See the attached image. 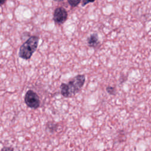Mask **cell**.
I'll use <instances>...</instances> for the list:
<instances>
[{
  "label": "cell",
  "instance_id": "cell-1",
  "mask_svg": "<svg viewBox=\"0 0 151 151\" xmlns=\"http://www.w3.org/2000/svg\"><path fill=\"white\" fill-rule=\"evenodd\" d=\"M86 78L84 74H79L68 81L67 84L61 83L60 91L64 97H70L78 93L85 83Z\"/></svg>",
  "mask_w": 151,
  "mask_h": 151
},
{
  "label": "cell",
  "instance_id": "cell-2",
  "mask_svg": "<svg viewBox=\"0 0 151 151\" xmlns=\"http://www.w3.org/2000/svg\"><path fill=\"white\" fill-rule=\"evenodd\" d=\"M38 41L39 38L37 36L30 37L20 47L18 52L19 57L24 60L29 59L37 48Z\"/></svg>",
  "mask_w": 151,
  "mask_h": 151
},
{
  "label": "cell",
  "instance_id": "cell-3",
  "mask_svg": "<svg viewBox=\"0 0 151 151\" xmlns=\"http://www.w3.org/2000/svg\"><path fill=\"white\" fill-rule=\"evenodd\" d=\"M24 101L27 106L32 109H37L40 105V100L38 94L32 90H29L27 91Z\"/></svg>",
  "mask_w": 151,
  "mask_h": 151
},
{
  "label": "cell",
  "instance_id": "cell-4",
  "mask_svg": "<svg viewBox=\"0 0 151 151\" xmlns=\"http://www.w3.org/2000/svg\"><path fill=\"white\" fill-rule=\"evenodd\" d=\"M68 14L65 9L62 6L57 7L53 14V19L56 24H63L67 19Z\"/></svg>",
  "mask_w": 151,
  "mask_h": 151
},
{
  "label": "cell",
  "instance_id": "cell-5",
  "mask_svg": "<svg viewBox=\"0 0 151 151\" xmlns=\"http://www.w3.org/2000/svg\"><path fill=\"white\" fill-rule=\"evenodd\" d=\"M87 43L90 47H94L99 44V37L97 33L91 34L87 38Z\"/></svg>",
  "mask_w": 151,
  "mask_h": 151
},
{
  "label": "cell",
  "instance_id": "cell-6",
  "mask_svg": "<svg viewBox=\"0 0 151 151\" xmlns=\"http://www.w3.org/2000/svg\"><path fill=\"white\" fill-rule=\"evenodd\" d=\"M46 126H47V128L48 129V130H50L51 133H53L57 130L58 125L56 123H54L53 122H50L47 124Z\"/></svg>",
  "mask_w": 151,
  "mask_h": 151
},
{
  "label": "cell",
  "instance_id": "cell-7",
  "mask_svg": "<svg viewBox=\"0 0 151 151\" xmlns=\"http://www.w3.org/2000/svg\"><path fill=\"white\" fill-rule=\"evenodd\" d=\"M106 90L110 95H114L116 94V89L114 87L108 86H107Z\"/></svg>",
  "mask_w": 151,
  "mask_h": 151
},
{
  "label": "cell",
  "instance_id": "cell-8",
  "mask_svg": "<svg viewBox=\"0 0 151 151\" xmlns=\"http://www.w3.org/2000/svg\"><path fill=\"white\" fill-rule=\"evenodd\" d=\"M81 0H68V2L72 7H75L78 5Z\"/></svg>",
  "mask_w": 151,
  "mask_h": 151
},
{
  "label": "cell",
  "instance_id": "cell-9",
  "mask_svg": "<svg viewBox=\"0 0 151 151\" xmlns=\"http://www.w3.org/2000/svg\"><path fill=\"white\" fill-rule=\"evenodd\" d=\"M1 151H14V149L11 147H4L1 149Z\"/></svg>",
  "mask_w": 151,
  "mask_h": 151
},
{
  "label": "cell",
  "instance_id": "cell-10",
  "mask_svg": "<svg viewBox=\"0 0 151 151\" xmlns=\"http://www.w3.org/2000/svg\"><path fill=\"white\" fill-rule=\"evenodd\" d=\"M94 1H95V0H84L82 3V6H84L89 2H93Z\"/></svg>",
  "mask_w": 151,
  "mask_h": 151
},
{
  "label": "cell",
  "instance_id": "cell-11",
  "mask_svg": "<svg viewBox=\"0 0 151 151\" xmlns=\"http://www.w3.org/2000/svg\"><path fill=\"white\" fill-rule=\"evenodd\" d=\"M6 0H0V4H1V5H2L5 2H6Z\"/></svg>",
  "mask_w": 151,
  "mask_h": 151
},
{
  "label": "cell",
  "instance_id": "cell-12",
  "mask_svg": "<svg viewBox=\"0 0 151 151\" xmlns=\"http://www.w3.org/2000/svg\"><path fill=\"white\" fill-rule=\"evenodd\" d=\"M55 1H58V2H60V1H63V0H55Z\"/></svg>",
  "mask_w": 151,
  "mask_h": 151
}]
</instances>
